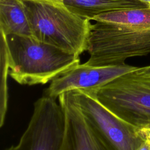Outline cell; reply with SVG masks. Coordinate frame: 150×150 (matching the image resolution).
<instances>
[{
	"label": "cell",
	"instance_id": "2",
	"mask_svg": "<svg viewBox=\"0 0 150 150\" xmlns=\"http://www.w3.org/2000/svg\"><path fill=\"white\" fill-rule=\"evenodd\" d=\"M22 1L33 38L78 56L87 51L90 20L73 13L63 2Z\"/></svg>",
	"mask_w": 150,
	"mask_h": 150
},
{
	"label": "cell",
	"instance_id": "13",
	"mask_svg": "<svg viewBox=\"0 0 150 150\" xmlns=\"http://www.w3.org/2000/svg\"><path fill=\"white\" fill-rule=\"evenodd\" d=\"M137 150H150V137L146 136Z\"/></svg>",
	"mask_w": 150,
	"mask_h": 150
},
{
	"label": "cell",
	"instance_id": "3",
	"mask_svg": "<svg viewBox=\"0 0 150 150\" xmlns=\"http://www.w3.org/2000/svg\"><path fill=\"white\" fill-rule=\"evenodd\" d=\"M87 51L90 54L87 65L125 64L128 58L150 53V29L96 21L90 26Z\"/></svg>",
	"mask_w": 150,
	"mask_h": 150
},
{
	"label": "cell",
	"instance_id": "4",
	"mask_svg": "<svg viewBox=\"0 0 150 150\" xmlns=\"http://www.w3.org/2000/svg\"><path fill=\"white\" fill-rule=\"evenodd\" d=\"M92 90L97 100L115 115L145 137L150 134V76L139 75L135 70Z\"/></svg>",
	"mask_w": 150,
	"mask_h": 150
},
{
	"label": "cell",
	"instance_id": "8",
	"mask_svg": "<svg viewBox=\"0 0 150 150\" xmlns=\"http://www.w3.org/2000/svg\"><path fill=\"white\" fill-rule=\"evenodd\" d=\"M58 100L65 118L64 133L60 150H107L87 124L73 91L60 94Z\"/></svg>",
	"mask_w": 150,
	"mask_h": 150
},
{
	"label": "cell",
	"instance_id": "7",
	"mask_svg": "<svg viewBox=\"0 0 150 150\" xmlns=\"http://www.w3.org/2000/svg\"><path fill=\"white\" fill-rule=\"evenodd\" d=\"M139 68L125 63L104 66L79 64L52 80L43 95L56 99L65 92L98 88L120 76Z\"/></svg>",
	"mask_w": 150,
	"mask_h": 150
},
{
	"label": "cell",
	"instance_id": "14",
	"mask_svg": "<svg viewBox=\"0 0 150 150\" xmlns=\"http://www.w3.org/2000/svg\"><path fill=\"white\" fill-rule=\"evenodd\" d=\"M136 72L141 76H150V66L144 67H139Z\"/></svg>",
	"mask_w": 150,
	"mask_h": 150
},
{
	"label": "cell",
	"instance_id": "9",
	"mask_svg": "<svg viewBox=\"0 0 150 150\" xmlns=\"http://www.w3.org/2000/svg\"><path fill=\"white\" fill-rule=\"evenodd\" d=\"M63 3L73 13L90 21L107 12L148 7L139 0H64Z\"/></svg>",
	"mask_w": 150,
	"mask_h": 150
},
{
	"label": "cell",
	"instance_id": "1",
	"mask_svg": "<svg viewBox=\"0 0 150 150\" xmlns=\"http://www.w3.org/2000/svg\"><path fill=\"white\" fill-rule=\"evenodd\" d=\"M9 75L18 83L45 84L80 64L79 56L33 37L7 36Z\"/></svg>",
	"mask_w": 150,
	"mask_h": 150
},
{
	"label": "cell",
	"instance_id": "16",
	"mask_svg": "<svg viewBox=\"0 0 150 150\" xmlns=\"http://www.w3.org/2000/svg\"><path fill=\"white\" fill-rule=\"evenodd\" d=\"M139 1H140L142 2H143L144 4H146L148 6H150V0H139Z\"/></svg>",
	"mask_w": 150,
	"mask_h": 150
},
{
	"label": "cell",
	"instance_id": "6",
	"mask_svg": "<svg viewBox=\"0 0 150 150\" xmlns=\"http://www.w3.org/2000/svg\"><path fill=\"white\" fill-rule=\"evenodd\" d=\"M64 127V114L59 101L43 95L34 103L31 118L18 144L5 150H60Z\"/></svg>",
	"mask_w": 150,
	"mask_h": 150
},
{
	"label": "cell",
	"instance_id": "15",
	"mask_svg": "<svg viewBox=\"0 0 150 150\" xmlns=\"http://www.w3.org/2000/svg\"><path fill=\"white\" fill-rule=\"evenodd\" d=\"M35 1H48V2H59V3H62V2H63V1H64V0H35Z\"/></svg>",
	"mask_w": 150,
	"mask_h": 150
},
{
	"label": "cell",
	"instance_id": "5",
	"mask_svg": "<svg viewBox=\"0 0 150 150\" xmlns=\"http://www.w3.org/2000/svg\"><path fill=\"white\" fill-rule=\"evenodd\" d=\"M87 124L107 150H137L145 137L105 107L92 89L72 91Z\"/></svg>",
	"mask_w": 150,
	"mask_h": 150
},
{
	"label": "cell",
	"instance_id": "12",
	"mask_svg": "<svg viewBox=\"0 0 150 150\" xmlns=\"http://www.w3.org/2000/svg\"><path fill=\"white\" fill-rule=\"evenodd\" d=\"M1 50V104H0V127H2L5 122L8 107V86L7 77L9 75V54L8 45L2 42L0 45Z\"/></svg>",
	"mask_w": 150,
	"mask_h": 150
},
{
	"label": "cell",
	"instance_id": "10",
	"mask_svg": "<svg viewBox=\"0 0 150 150\" xmlns=\"http://www.w3.org/2000/svg\"><path fill=\"white\" fill-rule=\"evenodd\" d=\"M0 30L6 36L33 37L22 0H0Z\"/></svg>",
	"mask_w": 150,
	"mask_h": 150
},
{
	"label": "cell",
	"instance_id": "11",
	"mask_svg": "<svg viewBox=\"0 0 150 150\" xmlns=\"http://www.w3.org/2000/svg\"><path fill=\"white\" fill-rule=\"evenodd\" d=\"M91 20L115 23L140 29H150V6L107 12L96 16Z\"/></svg>",
	"mask_w": 150,
	"mask_h": 150
}]
</instances>
